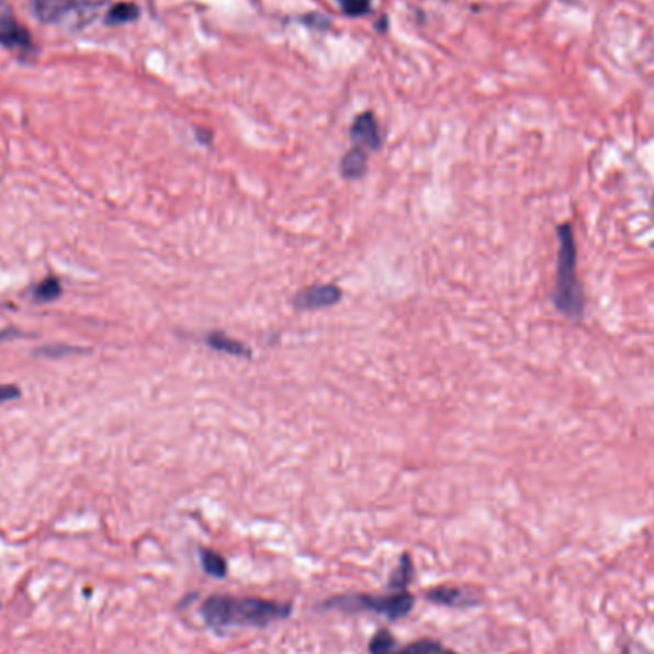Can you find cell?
<instances>
[{
	"label": "cell",
	"mask_w": 654,
	"mask_h": 654,
	"mask_svg": "<svg viewBox=\"0 0 654 654\" xmlns=\"http://www.w3.org/2000/svg\"><path fill=\"white\" fill-rule=\"evenodd\" d=\"M201 617L208 628H267L272 622L285 620L293 612L291 602L270 601L259 597H234L215 594L201 602Z\"/></svg>",
	"instance_id": "1"
},
{
	"label": "cell",
	"mask_w": 654,
	"mask_h": 654,
	"mask_svg": "<svg viewBox=\"0 0 654 654\" xmlns=\"http://www.w3.org/2000/svg\"><path fill=\"white\" fill-rule=\"evenodd\" d=\"M559 255L555 287L551 291V301L561 314L578 320L586 308V297L578 278V249L571 224H559Z\"/></svg>",
	"instance_id": "2"
},
{
	"label": "cell",
	"mask_w": 654,
	"mask_h": 654,
	"mask_svg": "<svg viewBox=\"0 0 654 654\" xmlns=\"http://www.w3.org/2000/svg\"><path fill=\"white\" fill-rule=\"evenodd\" d=\"M416 605L414 595L408 589L393 591L388 595L349 594L335 595L331 599L320 602V610H339V612H372L388 620H401L408 617Z\"/></svg>",
	"instance_id": "3"
},
{
	"label": "cell",
	"mask_w": 654,
	"mask_h": 654,
	"mask_svg": "<svg viewBox=\"0 0 654 654\" xmlns=\"http://www.w3.org/2000/svg\"><path fill=\"white\" fill-rule=\"evenodd\" d=\"M0 45L23 60L37 54V46L33 43L30 31L20 23L14 10L4 0H0Z\"/></svg>",
	"instance_id": "4"
},
{
	"label": "cell",
	"mask_w": 654,
	"mask_h": 654,
	"mask_svg": "<svg viewBox=\"0 0 654 654\" xmlns=\"http://www.w3.org/2000/svg\"><path fill=\"white\" fill-rule=\"evenodd\" d=\"M98 7V2L89 0H33L35 15L45 23L66 22L74 15H82L84 22H89Z\"/></svg>",
	"instance_id": "5"
},
{
	"label": "cell",
	"mask_w": 654,
	"mask_h": 654,
	"mask_svg": "<svg viewBox=\"0 0 654 654\" xmlns=\"http://www.w3.org/2000/svg\"><path fill=\"white\" fill-rule=\"evenodd\" d=\"M370 654H458L452 649L444 647L437 640H417L408 645H398L394 635L387 630H380L370 640Z\"/></svg>",
	"instance_id": "6"
},
{
	"label": "cell",
	"mask_w": 654,
	"mask_h": 654,
	"mask_svg": "<svg viewBox=\"0 0 654 654\" xmlns=\"http://www.w3.org/2000/svg\"><path fill=\"white\" fill-rule=\"evenodd\" d=\"M342 298V291L335 283H318L311 285L306 290L298 291L293 297V306L297 311H320L335 306Z\"/></svg>",
	"instance_id": "7"
},
{
	"label": "cell",
	"mask_w": 654,
	"mask_h": 654,
	"mask_svg": "<svg viewBox=\"0 0 654 654\" xmlns=\"http://www.w3.org/2000/svg\"><path fill=\"white\" fill-rule=\"evenodd\" d=\"M350 138L357 148L365 149V151H377L383 146L380 123L372 112L360 113L357 120L352 121Z\"/></svg>",
	"instance_id": "8"
},
{
	"label": "cell",
	"mask_w": 654,
	"mask_h": 654,
	"mask_svg": "<svg viewBox=\"0 0 654 654\" xmlns=\"http://www.w3.org/2000/svg\"><path fill=\"white\" fill-rule=\"evenodd\" d=\"M429 601L442 605V607H452V609H465L473 607L478 602L476 597L467 594L465 589L450 588V586H440V588L429 589L425 595Z\"/></svg>",
	"instance_id": "9"
},
{
	"label": "cell",
	"mask_w": 654,
	"mask_h": 654,
	"mask_svg": "<svg viewBox=\"0 0 654 654\" xmlns=\"http://www.w3.org/2000/svg\"><path fill=\"white\" fill-rule=\"evenodd\" d=\"M342 179L358 180L364 177L368 171V151L362 148H352L342 156L341 165H339Z\"/></svg>",
	"instance_id": "10"
},
{
	"label": "cell",
	"mask_w": 654,
	"mask_h": 654,
	"mask_svg": "<svg viewBox=\"0 0 654 654\" xmlns=\"http://www.w3.org/2000/svg\"><path fill=\"white\" fill-rule=\"evenodd\" d=\"M205 342H207V347H211V349L224 352V354H234V357L246 358L253 354V350L246 347L244 342L238 341V339H232V337L223 334V331H211V334H207V337H205Z\"/></svg>",
	"instance_id": "11"
},
{
	"label": "cell",
	"mask_w": 654,
	"mask_h": 654,
	"mask_svg": "<svg viewBox=\"0 0 654 654\" xmlns=\"http://www.w3.org/2000/svg\"><path fill=\"white\" fill-rule=\"evenodd\" d=\"M411 578H414V563H411V557H409L408 553H404L401 557V563H398L396 571L391 576L388 589L391 591H404L411 584Z\"/></svg>",
	"instance_id": "12"
},
{
	"label": "cell",
	"mask_w": 654,
	"mask_h": 654,
	"mask_svg": "<svg viewBox=\"0 0 654 654\" xmlns=\"http://www.w3.org/2000/svg\"><path fill=\"white\" fill-rule=\"evenodd\" d=\"M200 561L203 571L213 576V578H224L228 573V565H226V559L221 553H215L211 550H200Z\"/></svg>",
	"instance_id": "13"
},
{
	"label": "cell",
	"mask_w": 654,
	"mask_h": 654,
	"mask_svg": "<svg viewBox=\"0 0 654 654\" xmlns=\"http://www.w3.org/2000/svg\"><path fill=\"white\" fill-rule=\"evenodd\" d=\"M140 15V10L133 2H120L108 12L105 23L108 25H121V23L134 22Z\"/></svg>",
	"instance_id": "14"
},
{
	"label": "cell",
	"mask_w": 654,
	"mask_h": 654,
	"mask_svg": "<svg viewBox=\"0 0 654 654\" xmlns=\"http://www.w3.org/2000/svg\"><path fill=\"white\" fill-rule=\"evenodd\" d=\"M342 14L350 15V18H358V15H365L372 10V0H339Z\"/></svg>",
	"instance_id": "15"
},
{
	"label": "cell",
	"mask_w": 654,
	"mask_h": 654,
	"mask_svg": "<svg viewBox=\"0 0 654 654\" xmlns=\"http://www.w3.org/2000/svg\"><path fill=\"white\" fill-rule=\"evenodd\" d=\"M60 291V283L56 282V280H46V282L41 283L37 290H35V297L38 301H50V298L58 297Z\"/></svg>",
	"instance_id": "16"
},
{
	"label": "cell",
	"mask_w": 654,
	"mask_h": 654,
	"mask_svg": "<svg viewBox=\"0 0 654 654\" xmlns=\"http://www.w3.org/2000/svg\"><path fill=\"white\" fill-rule=\"evenodd\" d=\"M20 396V391L18 387H12V385H0V404H4L8 401H14Z\"/></svg>",
	"instance_id": "17"
},
{
	"label": "cell",
	"mask_w": 654,
	"mask_h": 654,
	"mask_svg": "<svg viewBox=\"0 0 654 654\" xmlns=\"http://www.w3.org/2000/svg\"><path fill=\"white\" fill-rule=\"evenodd\" d=\"M198 140H200L203 146H208V144H211V133L205 131V128H198Z\"/></svg>",
	"instance_id": "18"
}]
</instances>
